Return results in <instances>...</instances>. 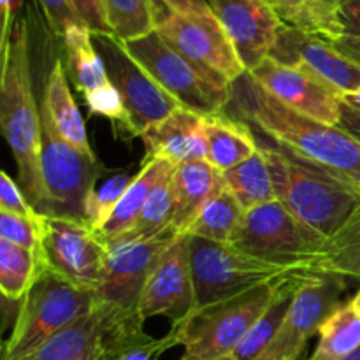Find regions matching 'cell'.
<instances>
[{
  "mask_svg": "<svg viewBox=\"0 0 360 360\" xmlns=\"http://www.w3.org/2000/svg\"><path fill=\"white\" fill-rule=\"evenodd\" d=\"M224 112L360 190L359 141L340 127L320 123L287 108L248 72L231 84V102Z\"/></svg>",
  "mask_w": 360,
  "mask_h": 360,
  "instance_id": "1",
  "label": "cell"
},
{
  "mask_svg": "<svg viewBox=\"0 0 360 360\" xmlns=\"http://www.w3.org/2000/svg\"><path fill=\"white\" fill-rule=\"evenodd\" d=\"M252 132L269 164L276 200L326 245L357 211L360 190L259 130Z\"/></svg>",
  "mask_w": 360,
  "mask_h": 360,
  "instance_id": "2",
  "label": "cell"
},
{
  "mask_svg": "<svg viewBox=\"0 0 360 360\" xmlns=\"http://www.w3.org/2000/svg\"><path fill=\"white\" fill-rule=\"evenodd\" d=\"M30 39V16L16 14L0 84V134L16 160L20 188L37 213L42 204L41 104L35 101L32 83Z\"/></svg>",
  "mask_w": 360,
  "mask_h": 360,
  "instance_id": "3",
  "label": "cell"
},
{
  "mask_svg": "<svg viewBox=\"0 0 360 360\" xmlns=\"http://www.w3.org/2000/svg\"><path fill=\"white\" fill-rule=\"evenodd\" d=\"M95 308V290L77 287L55 271L41 267L20 301L13 330L6 340V360H23L42 343Z\"/></svg>",
  "mask_w": 360,
  "mask_h": 360,
  "instance_id": "4",
  "label": "cell"
},
{
  "mask_svg": "<svg viewBox=\"0 0 360 360\" xmlns=\"http://www.w3.org/2000/svg\"><path fill=\"white\" fill-rule=\"evenodd\" d=\"M283 278L207 308L193 309L181 322L172 323L167 338L172 347L183 345L181 360H210L234 354L278 294Z\"/></svg>",
  "mask_w": 360,
  "mask_h": 360,
  "instance_id": "5",
  "label": "cell"
},
{
  "mask_svg": "<svg viewBox=\"0 0 360 360\" xmlns=\"http://www.w3.org/2000/svg\"><path fill=\"white\" fill-rule=\"evenodd\" d=\"M190 266L193 281V309L241 295L260 285L297 273V267L248 255L231 243H217L190 236Z\"/></svg>",
  "mask_w": 360,
  "mask_h": 360,
  "instance_id": "6",
  "label": "cell"
},
{
  "mask_svg": "<svg viewBox=\"0 0 360 360\" xmlns=\"http://www.w3.org/2000/svg\"><path fill=\"white\" fill-rule=\"evenodd\" d=\"M95 155L81 153L62 139L41 104V181L42 204L37 213L84 221L88 197L98 179Z\"/></svg>",
  "mask_w": 360,
  "mask_h": 360,
  "instance_id": "7",
  "label": "cell"
},
{
  "mask_svg": "<svg viewBox=\"0 0 360 360\" xmlns=\"http://www.w3.org/2000/svg\"><path fill=\"white\" fill-rule=\"evenodd\" d=\"M123 44L144 70L186 111L206 118L221 115L231 102V83L193 65L155 30Z\"/></svg>",
  "mask_w": 360,
  "mask_h": 360,
  "instance_id": "8",
  "label": "cell"
},
{
  "mask_svg": "<svg viewBox=\"0 0 360 360\" xmlns=\"http://www.w3.org/2000/svg\"><path fill=\"white\" fill-rule=\"evenodd\" d=\"M178 236L174 229H169L146 241L115 243L108 246L104 273L95 288V308L105 322H144L139 316L143 288L158 259Z\"/></svg>",
  "mask_w": 360,
  "mask_h": 360,
  "instance_id": "9",
  "label": "cell"
},
{
  "mask_svg": "<svg viewBox=\"0 0 360 360\" xmlns=\"http://www.w3.org/2000/svg\"><path fill=\"white\" fill-rule=\"evenodd\" d=\"M155 32L174 51L214 77L234 83L246 72L214 14H183L153 0Z\"/></svg>",
  "mask_w": 360,
  "mask_h": 360,
  "instance_id": "10",
  "label": "cell"
},
{
  "mask_svg": "<svg viewBox=\"0 0 360 360\" xmlns=\"http://www.w3.org/2000/svg\"><path fill=\"white\" fill-rule=\"evenodd\" d=\"M231 245L257 259L308 273L309 264L320 253L323 241L299 224L280 200H273L245 211Z\"/></svg>",
  "mask_w": 360,
  "mask_h": 360,
  "instance_id": "11",
  "label": "cell"
},
{
  "mask_svg": "<svg viewBox=\"0 0 360 360\" xmlns=\"http://www.w3.org/2000/svg\"><path fill=\"white\" fill-rule=\"evenodd\" d=\"M91 37L98 55L102 56L109 81L122 95L134 136H141L151 125L164 122L172 112L183 109L115 35L91 34Z\"/></svg>",
  "mask_w": 360,
  "mask_h": 360,
  "instance_id": "12",
  "label": "cell"
},
{
  "mask_svg": "<svg viewBox=\"0 0 360 360\" xmlns=\"http://www.w3.org/2000/svg\"><path fill=\"white\" fill-rule=\"evenodd\" d=\"M347 281L336 274L308 273L297 288L283 326L257 360H299L320 326L343 306Z\"/></svg>",
  "mask_w": 360,
  "mask_h": 360,
  "instance_id": "13",
  "label": "cell"
},
{
  "mask_svg": "<svg viewBox=\"0 0 360 360\" xmlns=\"http://www.w3.org/2000/svg\"><path fill=\"white\" fill-rule=\"evenodd\" d=\"M41 262L77 287L95 290L104 273L108 246L81 221L41 214Z\"/></svg>",
  "mask_w": 360,
  "mask_h": 360,
  "instance_id": "14",
  "label": "cell"
},
{
  "mask_svg": "<svg viewBox=\"0 0 360 360\" xmlns=\"http://www.w3.org/2000/svg\"><path fill=\"white\" fill-rule=\"evenodd\" d=\"M269 58L309 72L340 95L360 90V65L341 55L333 42L281 25Z\"/></svg>",
  "mask_w": 360,
  "mask_h": 360,
  "instance_id": "15",
  "label": "cell"
},
{
  "mask_svg": "<svg viewBox=\"0 0 360 360\" xmlns=\"http://www.w3.org/2000/svg\"><path fill=\"white\" fill-rule=\"evenodd\" d=\"M193 311V281L190 266V236L179 234L158 259L139 299V316H169L181 322Z\"/></svg>",
  "mask_w": 360,
  "mask_h": 360,
  "instance_id": "16",
  "label": "cell"
},
{
  "mask_svg": "<svg viewBox=\"0 0 360 360\" xmlns=\"http://www.w3.org/2000/svg\"><path fill=\"white\" fill-rule=\"evenodd\" d=\"M248 74L267 94L299 115L327 125H336L340 120V94L309 72L281 65L267 56Z\"/></svg>",
  "mask_w": 360,
  "mask_h": 360,
  "instance_id": "17",
  "label": "cell"
},
{
  "mask_svg": "<svg viewBox=\"0 0 360 360\" xmlns=\"http://www.w3.org/2000/svg\"><path fill=\"white\" fill-rule=\"evenodd\" d=\"M246 72L269 56L281 21L266 0H207Z\"/></svg>",
  "mask_w": 360,
  "mask_h": 360,
  "instance_id": "18",
  "label": "cell"
},
{
  "mask_svg": "<svg viewBox=\"0 0 360 360\" xmlns=\"http://www.w3.org/2000/svg\"><path fill=\"white\" fill-rule=\"evenodd\" d=\"M141 139L146 148V160L160 158L178 165L206 158L202 116L186 109H179L164 122L151 125L141 134Z\"/></svg>",
  "mask_w": 360,
  "mask_h": 360,
  "instance_id": "19",
  "label": "cell"
},
{
  "mask_svg": "<svg viewBox=\"0 0 360 360\" xmlns=\"http://www.w3.org/2000/svg\"><path fill=\"white\" fill-rule=\"evenodd\" d=\"M172 190L176 202L172 227L178 234H186L200 210L225 190L224 172L206 158L183 162L172 171Z\"/></svg>",
  "mask_w": 360,
  "mask_h": 360,
  "instance_id": "20",
  "label": "cell"
},
{
  "mask_svg": "<svg viewBox=\"0 0 360 360\" xmlns=\"http://www.w3.org/2000/svg\"><path fill=\"white\" fill-rule=\"evenodd\" d=\"M41 104L46 109V112H48L55 130L62 136V139L72 144L81 153L94 155L90 143H88L84 120L81 116L79 108H77L72 94H70L65 65H63L60 58L55 60L51 70H49L44 88V97H42Z\"/></svg>",
  "mask_w": 360,
  "mask_h": 360,
  "instance_id": "21",
  "label": "cell"
},
{
  "mask_svg": "<svg viewBox=\"0 0 360 360\" xmlns=\"http://www.w3.org/2000/svg\"><path fill=\"white\" fill-rule=\"evenodd\" d=\"M202 129L206 160L221 172L236 167L259 150L252 129L225 112L202 118Z\"/></svg>",
  "mask_w": 360,
  "mask_h": 360,
  "instance_id": "22",
  "label": "cell"
},
{
  "mask_svg": "<svg viewBox=\"0 0 360 360\" xmlns=\"http://www.w3.org/2000/svg\"><path fill=\"white\" fill-rule=\"evenodd\" d=\"M176 165H172L171 162L160 160V158L144 160L143 167L134 176L132 183L127 188V192L123 193L120 202L116 204L111 217L102 225L101 231L95 232L105 246L132 229V225L136 224L137 217H139L141 210H143L144 202H146L148 195L153 190V186L157 185L162 176H165Z\"/></svg>",
  "mask_w": 360,
  "mask_h": 360,
  "instance_id": "23",
  "label": "cell"
},
{
  "mask_svg": "<svg viewBox=\"0 0 360 360\" xmlns=\"http://www.w3.org/2000/svg\"><path fill=\"white\" fill-rule=\"evenodd\" d=\"M102 316L97 308L72 326L49 338L23 360H91L101 359Z\"/></svg>",
  "mask_w": 360,
  "mask_h": 360,
  "instance_id": "24",
  "label": "cell"
},
{
  "mask_svg": "<svg viewBox=\"0 0 360 360\" xmlns=\"http://www.w3.org/2000/svg\"><path fill=\"white\" fill-rule=\"evenodd\" d=\"M306 274H308L306 271H297V273L288 274V276H285L283 280H281L278 294L274 295V299L271 301V304L267 306L266 311L260 315V319L257 320L255 326L250 329V333L246 334L245 340L241 341V345H239L234 350V354H232L236 359L257 360L264 352H266V348L273 343L278 330L283 326L285 319H287L288 315V309H290L292 306V301H294L295 294H297V288L301 287Z\"/></svg>",
  "mask_w": 360,
  "mask_h": 360,
  "instance_id": "25",
  "label": "cell"
},
{
  "mask_svg": "<svg viewBox=\"0 0 360 360\" xmlns=\"http://www.w3.org/2000/svg\"><path fill=\"white\" fill-rule=\"evenodd\" d=\"M67 51V77L83 97L108 86L109 77L102 56L94 44L91 32L84 25H77L62 37Z\"/></svg>",
  "mask_w": 360,
  "mask_h": 360,
  "instance_id": "26",
  "label": "cell"
},
{
  "mask_svg": "<svg viewBox=\"0 0 360 360\" xmlns=\"http://www.w3.org/2000/svg\"><path fill=\"white\" fill-rule=\"evenodd\" d=\"M281 25L333 42L343 35L338 7L323 0H266Z\"/></svg>",
  "mask_w": 360,
  "mask_h": 360,
  "instance_id": "27",
  "label": "cell"
},
{
  "mask_svg": "<svg viewBox=\"0 0 360 360\" xmlns=\"http://www.w3.org/2000/svg\"><path fill=\"white\" fill-rule=\"evenodd\" d=\"M308 273L360 278V206L350 220L327 239L319 255L309 264Z\"/></svg>",
  "mask_w": 360,
  "mask_h": 360,
  "instance_id": "28",
  "label": "cell"
},
{
  "mask_svg": "<svg viewBox=\"0 0 360 360\" xmlns=\"http://www.w3.org/2000/svg\"><path fill=\"white\" fill-rule=\"evenodd\" d=\"M224 179L225 188L238 199L245 211L276 200L269 164L260 148L245 162L225 171Z\"/></svg>",
  "mask_w": 360,
  "mask_h": 360,
  "instance_id": "29",
  "label": "cell"
},
{
  "mask_svg": "<svg viewBox=\"0 0 360 360\" xmlns=\"http://www.w3.org/2000/svg\"><path fill=\"white\" fill-rule=\"evenodd\" d=\"M172 171L162 176L157 185L153 186V190L148 195L146 202H144L143 210H141L139 217H137L132 229L127 231L125 234L120 236V238H116L109 245H115V243L146 241V239H153L157 236L164 234L169 229H174L172 227V221H174L176 202L174 190H172Z\"/></svg>",
  "mask_w": 360,
  "mask_h": 360,
  "instance_id": "30",
  "label": "cell"
},
{
  "mask_svg": "<svg viewBox=\"0 0 360 360\" xmlns=\"http://www.w3.org/2000/svg\"><path fill=\"white\" fill-rule=\"evenodd\" d=\"M41 267L39 253L0 238V295L4 299L21 301Z\"/></svg>",
  "mask_w": 360,
  "mask_h": 360,
  "instance_id": "31",
  "label": "cell"
},
{
  "mask_svg": "<svg viewBox=\"0 0 360 360\" xmlns=\"http://www.w3.org/2000/svg\"><path fill=\"white\" fill-rule=\"evenodd\" d=\"M319 345L308 360H341L360 348V316L348 304L320 326Z\"/></svg>",
  "mask_w": 360,
  "mask_h": 360,
  "instance_id": "32",
  "label": "cell"
},
{
  "mask_svg": "<svg viewBox=\"0 0 360 360\" xmlns=\"http://www.w3.org/2000/svg\"><path fill=\"white\" fill-rule=\"evenodd\" d=\"M243 217H245L243 206L225 188L200 210L186 234L217 243H231Z\"/></svg>",
  "mask_w": 360,
  "mask_h": 360,
  "instance_id": "33",
  "label": "cell"
},
{
  "mask_svg": "<svg viewBox=\"0 0 360 360\" xmlns=\"http://www.w3.org/2000/svg\"><path fill=\"white\" fill-rule=\"evenodd\" d=\"M111 34L129 42L155 30L153 0H102Z\"/></svg>",
  "mask_w": 360,
  "mask_h": 360,
  "instance_id": "34",
  "label": "cell"
},
{
  "mask_svg": "<svg viewBox=\"0 0 360 360\" xmlns=\"http://www.w3.org/2000/svg\"><path fill=\"white\" fill-rule=\"evenodd\" d=\"M132 179V176H129L127 172H120V174H115L105 179L101 186L95 185L90 197H88L86 211H84V221H86V225L91 231H101L102 225L108 221L116 204L120 202L123 193L130 186Z\"/></svg>",
  "mask_w": 360,
  "mask_h": 360,
  "instance_id": "35",
  "label": "cell"
},
{
  "mask_svg": "<svg viewBox=\"0 0 360 360\" xmlns=\"http://www.w3.org/2000/svg\"><path fill=\"white\" fill-rule=\"evenodd\" d=\"M0 238L39 253L41 252V214L21 217L0 210Z\"/></svg>",
  "mask_w": 360,
  "mask_h": 360,
  "instance_id": "36",
  "label": "cell"
},
{
  "mask_svg": "<svg viewBox=\"0 0 360 360\" xmlns=\"http://www.w3.org/2000/svg\"><path fill=\"white\" fill-rule=\"evenodd\" d=\"M84 102H86L91 115L104 116V118L111 120V122L116 123V125L129 130V132L134 136L132 123H130L129 112H127L125 104H123L122 95L118 94V90H116L115 86H112L111 81H109L108 86L86 95V97H84Z\"/></svg>",
  "mask_w": 360,
  "mask_h": 360,
  "instance_id": "37",
  "label": "cell"
},
{
  "mask_svg": "<svg viewBox=\"0 0 360 360\" xmlns=\"http://www.w3.org/2000/svg\"><path fill=\"white\" fill-rule=\"evenodd\" d=\"M35 4L44 16L49 32L56 37L62 39L67 30L77 27V25H83L72 13L67 0H35Z\"/></svg>",
  "mask_w": 360,
  "mask_h": 360,
  "instance_id": "38",
  "label": "cell"
},
{
  "mask_svg": "<svg viewBox=\"0 0 360 360\" xmlns=\"http://www.w3.org/2000/svg\"><path fill=\"white\" fill-rule=\"evenodd\" d=\"M67 4L91 34H111L102 0H67Z\"/></svg>",
  "mask_w": 360,
  "mask_h": 360,
  "instance_id": "39",
  "label": "cell"
},
{
  "mask_svg": "<svg viewBox=\"0 0 360 360\" xmlns=\"http://www.w3.org/2000/svg\"><path fill=\"white\" fill-rule=\"evenodd\" d=\"M0 210L21 214V217H37L32 204L25 197L23 190L4 171H0Z\"/></svg>",
  "mask_w": 360,
  "mask_h": 360,
  "instance_id": "40",
  "label": "cell"
},
{
  "mask_svg": "<svg viewBox=\"0 0 360 360\" xmlns=\"http://www.w3.org/2000/svg\"><path fill=\"white\" fill-rule=\"evenodd\" d=\"M20 2L21 0H0V84H2L7 58H9L11 37H13V27Z\"/></svg>",
  "mask_w": 360,
  "mask_h": 360,
  "instance_id": "41",
  "label": "cell"
},
{
  "mask_svg": "<svg viewBox=\"0 0 360 360\" xmlns=\"http://www.w3.org/2000/svg\"><path fill=\"white\" fill-rule=\"evenodd\" d=\"M169 348H172V345L167 336L162 338V340H153L151 336H146L139 343L132 345L125 352H122L115 360H158V357Z\"/></svg>",
  "mask_w": 360,
  "mask_h": 360,
  "instance_id": "42",
  "label": "cell"
},
{
  "mask_svg": "<svg viewBox=\"0 0 360 360\" xmlns=\"http://www.w3.org/2000/svg\"><path fill=\"white\" fill-rule=\"evenodd\" d=\"M338 18L343 34L360 37V0H341L338 6Z\"/></svg>",
  "mask_w": 360,
  "mask_h": 360,
  "instance_id": "43",
  "label": "cell"
},
{
  "mask_svg": "<svg viewBox=\"0 0 360 360\" xmlns=\"http://www.w3.org/2000/svg\"><path fill=\"white\" fill-rule=\"evenodd\" d=\"M336 127H340L341 130L350 134L354 139H357L360 143V112L352 109L350 105H347L345 102H341L340 120H338Z\"/></svg>",
  "mask_w": 360,
  "mask_h": 360,
  "instance_id": "44",
  "label": "cell"
},
{
  "mask_svg": "<svg viewBox=\"0 0 360 360\" xmlns=\"http://www.w3.org/2000/svg\"><path fill=\"white\" fill-rule=\"evenodd\" d=\"M333 46L345 55L347 58H350L352 62L359 63L360 65V37L359 35H340L338 39H334Z\"/></svg>",
  "mask_w": 360,
  "mask_h": 360,
  "instance_id": "45",
  "label": "cell"
},
{
  "mask_svg": "<svg viewBox=\"0 0 360 360\" xmlns=\"http://www.w3.org/2000/svg\"><path fill=\"white\" fill-rule=\"evenodd\" d=\"M162 2L183 14H213L207 0H162Z\"/></svg>",
  "mask_w": 360,
  "mask_h": 360,
  "instance_id": "46",
  "label": "cell"
},
{
  "mask_svg": "<svg viewBox=\"0 0 360 360\" xmlns=\"http://www.w3.org/2000/svg\"><path fill=\"white\" fill-rule=\"evenodd\" d=\"M340 97H341V102H345V104L350 105L352 109H355V111L360 112V90L354 91V94H343L340 95Z\"/></svg>",
  "mask_w": 360,
  "mask_h": 360,
  "instance_id": "47",
  "label": "cell"
},
{
  "mask_svg": "<svg viewBox=\"0 0 360 360\" xmlns=\"http://www.w3.org/2000/svg\"><path fill=\"white\" fill-rule=\"evenodd\" d=\"M348 306H350V308L354 309V311L357 313V315L360 316V288H359L357 294L354 295V299H352V301L348 302Z\"/></svg>",
  "mask_w": 360,
  "mask_h": 360,
  "instance_id": "48",
  "label": "cell"
},
{
  "mask_svg": "<svg viewBox=\"0 0 360 360\" xmlns=\"http://www.w3.org/2000/svg\"><path fill=\"white\" fill-rule=\"evenodd\" d=\"M0 360H6V340L0 336Z\"/></svg>",
  "mask_w": 360,
  "mask_h": 360,
  "instance_id": "49",
  "label": "cell"
},
{
  "mask_svg": "<svg viewBox=\"0 0 360 360\" xmlns=\"http://www.w3.org/2000/svg\"><path fill=\"white\" fill-rule=\"evenodd\" d=\"M341 360H360V348H359L357 352H354V354L348 355V357H345V359H341Z\"/></svg>",
  "mask_w": 360,
  "mask_h": 360,
  "instance_id": "50",
  "label": "cell"
},
{
  "mask_svg": "<svg viewBox=\"0 0 360 360\" xmlns=\"http://www.w3.org/2000/svg\"><path fill=\"white\" fill-rule=\"evenodd\" d=\"M210 360H238L234 355H225V357H218V359H210Z\"/></svg>",
  "mask_w": 360,
  "mask_h": 360,
  "instance_id": "51",
  "label": "cell"
},
{
  "mask_svg": "<svg viewBox=\"0 0 360 360\" xmlns=\"http://www.w3.org/2000/svg\"><path fill=\"white\" fill-rule=\"evenodd\" d=\"M323 2H327V4H330V6H340V2L341 0H323Z\"/></svg>",
  "mask_w": 360,
  "mask_h": 360,
  "instance_id": "52",
  "label": "cell"
}]
</instances>
